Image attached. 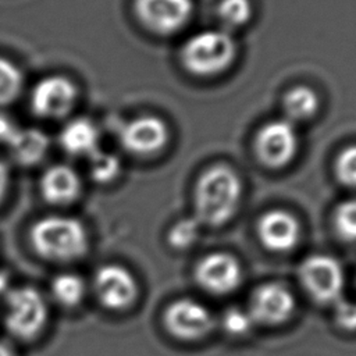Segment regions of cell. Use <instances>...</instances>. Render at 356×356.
<instances>
[{
    "label": "cell",
    "instance_id": "7402d4cb",
    "mask_svg": "<svg viewBox=\"0 0 356 356\" xmlns=\"http://www.w3.org/2000/svg\"><path fill=\"white\" fill-rule=\"evenodd\" d=\"M22 75L8 60L0 57V104L10 103L21 90Z\"/></svg>",
    "mask_w": 356,
    "mask_h": 356
},
{
    "label": "cell",
    "instance_id": "e0dca14e",
    "mask_svg": "<svg viewBox=\"0 0 356 356\" xmlns=\"http://www.w3.org/2000/svg\"><path fill=\"white\" fill-rule=\"evenodd\" d=\"M320 100L317 93L309 86H295L282 99V108L286 120L299 122L312 118L318 110Z\"/></svg>",
    "mask_w": 356,
    "mask_h": 356
},
{
    "label": "cell",
    "instance_id": "cb8c5ba5",
    "mask_svg": "<svg viewBox=\"0 0 356 356\" xmlns=\"http://www.w3.org/2000/svg\"><path fill=\"white\" fill-rule=\"evenodd\" d=\"M90 172L99 182L111 181L120 172V160L111 153L96 150L90 156Z\"/></svg>",
    "mask_w": 356,
    "mask_h": 356
},
{
    "label": "cell",
    "instance_id": "603a6c76",
    "mask_svg": "<svg viewBox=\"0 0 356 356\" xmlns=\"http://www.w3.org/2000/svg\"><path fill=\"white\" fill-rule=\"evenodd\" d=\"M200 222L196 217L178 220L168 231V242L175 249L189 248L199 236Z\"/></svg>",
    "mask_w": 356,
    "mask_h": 356
},
{
    "label": "cell",
    "instance_id": "7c38bea8",
    "mask_svg": "<svg viewBox=\"0 0 356 356\" xmlns=\"http://www.w3.org/2000/svg\"><path fill=\"white\" fill-rule=\"evenodd\" d=\"M122 146L140 156H149L160 152L168 139V129L163 120L154 115H142L128 121L121 132Z\"/></svg>",
    "mask_w": 356,
    "mask_h": 356
},
{
    "label": "cell",
    "instance_id": "44dd1931",
    "mask_svg": "<svg viewBox=\"0 0 356 356\" xmlns=\"http://www.w3.org/2000/svg\"><path fill=\"white\" fill-rule=\"evenodd\" d=\"M334 227L345 241H356V197L339 203L334 213Z\"/></svg>",
    "mask_w": 356,
    "mask_h": 356
},
{
    "label": "cell",
    "instance_id": "6da1fadb",
    "mask_svg": "<svg viewBox=\"0 0 356 356\" xmlns=\"http://www.w3.org/2000/svg\"><path fill=\"white\" fill-rule=\"evenodd\" d=\"M242 181L228 165L206 170L195 189V211L200 224L222 225L231 220L242 199Z\"/></svg>",
    "mask_w": 356,
    "mask_h": 356
},
{
    "label": "cell",
    "instance_id": "4316f807",
    "mask_svg": "<svg viewBox=\"0 0 356 356\" xmlns=\"http://www.w3.org/2000/svg\"><path fill=\"white\" fill-rule=\"evenodd\" d=\"M335 321L345 331H356V303L339 299L335 303Z\"/></svg>",
    "mask_w": 356,
    "mask_h": 356
},
{
    "label": "cell",
    "instance_id": "2e32d148",
    "mask_svg": "<svg viewBox=\"0 0 356 356\" xmlns=\"http://www.w3.org/2000/svg\"><path fill=\"white\" fill-rule=\"evenodd\" d=\"M97 128L85 118L68 122L60 135L63 147L72 154H93L97 150Z\"/></svg>",
    "mask_w": 356,
    "mask_h": 356
},
{
    "label": "cell",
    "instance_id": "8fae6325",
    "mask_svg": "<svg viewBox=\"0 0 356 356\" xmlns=\"http://www.w3.org/2000/svg\"><path fill=\"white\" fill-rule=\"evenodd\" d=\"M293 309L295 299L291 291L282 284L268 282L253 292L249 313L253 321L275 325L288 320Z\"/></svg>",
    "mask_w": 356,
    "mask_h": 356
},
{
    "label": "cell",
    "instance_id": "ffe728a7",
    "mask_svg": "<svg viewBox=\"0 0 356 356\" xmlns=\"http://www.w3.org/2000/svg\"><path fill=\"white\" fill-rule=\"evenodd\" d=\"M252 14L250 0H221L217 7L218 19L228 29L243 26L252 18Z\"/></svg>",
    "mask_w": 356,
    "mask_h": 356
},
{
    "label": "cell",
    "instance_id": "4dcf8cb0",
    "mask_svg": "<svg viewBox=\"0 0 356 356\" xmlns=\"http://www.w3.org/2000/svg\"><path fill=\"white\" fill-rule=\"evenodd\" d=\"M3 284H4V281H3V280H1V278H0V291H1V289H3Z\"/></svg>",
    "mask_w": 356,
    "mask_h": 356
},
{
    "label": "cell",
    "instance_id": "9a60e30c",
    "mask_svg": "<svg viewBox=\"0 0 356 356\" xmlns=\"http://www.w3.org/2000/svg\"><path fill=\"white\" fill-rule=\"evenodd\" d=\"M44 199L54 204L72 202L81 189L76 172L68 165H53L42 177L40 182Z\"/></svg>",
    "mask_w": 356,
    "mask_h": 356
},
{
    "label": "cell",
    "instance_id": "30bf717a",
    "mask_svg": "<svg viewBox=\"0 0 356 356\" xmlns=\"http://www.w3.org/2000/svg\"><path fill=\"white\" fill-rule=\"evenodd\" d=\"M196 280L207 292L225 295L239 286L242 281V268L234 256L227 253H211L197 264Z\"/></svg>",
    "mask_w": 356,
    "mask_h": 356
},
{
    "label": "cell",
    "instance_id": "484cf974",
    "mask_svg": "<svg viewBox=\"0 0 356 356\" xmlns=\"http://www.w3.org/2000/svg\"><path fill=\"white\" fill-rule=\"evenodd\" d=\"M253 324L254 321L250 313L239 307H231L222 316L224 330L234 337H242L248 334L253 327Z\"/></svg>",
    "mask_w": 356,
    "mask_h": 356
},
{
    "label": "cell",
    "instance_id": "52a82bcc",
    "mask_svg": "<svg viewBox=\"0 0 356 356\" xmlns=\"http://www.w3.org/2000/svg\"><path fill=\"white\" fill-rule=\"evenodd\" d=\"M93 289L100 305L114 312L129 307L138 295L134 275L118 264L102 266L93 277Z\"/></svg>",
    "mask_w": 356,
    "mask_h": 356
},
{
    "label": "cell",
    "instance_id": "3957f363",
    "mask_svg": "<svg viewBox=\"0 0 356 356\" xmlns=\"http://www.w3.org/2000/svg\"><path fill=\"white\" fill-rule=\"evenodd\" d=\"M236 46L225 29H207L191 36L181 58L188 71L200 76H213L227 70L235 58Z\"/></svg>",
    "mask_w": 356,
    "mask_h": 356
},
{
    "label": "cell",
    "instance_id": "f1b7e54d",
    "mask_svg": "<svg viewBox=\"0 0 356 356\" xmlns=\"http://www.w3.org/2000/svg\"><path fill=\"white\" fill-rule=\"evenodd\" d=\"M7 182H8V175H7V170L6 167L0 163V200L6 193L7 189Z\"/></svg>",
    "mask_w": 356,
    "mask_h": 356
},
{
    "label": "cell",
    "instance_id": "7a4b0ae2",
    "mask_svg": "<svg viewBox=\"0 0 356 356\" xmlns=\"http://www.w3.org/2000/svg\"><path fill=\"white\" fill-rule=\"evenodd\" d=\"M31 243L33 250L46 260L72 261L88 250V234L76 218L49 216L32 227Z\"/></svg>",
    "mask_w": 356,
    "mask_h": 356
},
{
    "label": "cell",
    "instance_id": "d4e9b609",
    "mask_svg": "<svg viewBox=\"0 0 356 356\" xmlns=\"http://www.w3.org/2000/svg\"><path fill=\"white\" fill-rule=\"evenodd\" d=\"M335 174L341 184L356 189V145L345 147L335 160Z\"/></svg>",
    "mask_w": 356,
    "mask_h": 356
},
{
    "label": "cell",
    "instance_id": "f546056e",
    "mask_svg": "<svg viewBox=\"0 0 356 356\" xmlns=\"http://www.w3.org/2000/svg\"><path fill=\"white\" fill-rule=\"evenodd\" d=\"M0 356H17V355L7 343L0 342Z\"/></svg>",
    "mask_w": 356,
    "mask_h": 356
},
{
    "label": "cell",
    "instance_id": "d6986e66",
    "mask_svg": "<svg viewBox=\"0 0 356 356\" xmlns=\"http://www.w3.org/2000/svg\"><path fill=\"white\" fill-rule=\"evenodd\" d=\"M50 291L58 305L74 309L82 303L86 285L81 275L75 273H61L53 278Z\"/></svg>",
    "mask_w": 356,
    "mask_h": 356
},
{
    "label": "cell",
    "instance_id": "8992f818",
    "mask_svg": "<svg viewBox=\"0 0 356 356\" xmlns=\"http://www.w3.org/2000/svg\"><path fill=\"white\" fill-rule=\"evenodd\" d=\"M299 277L316 302L335 303L341 299L343 271L337 259L327 254L309 256L299 268Z\"/></svg>",
    "mask_w": 356,
    "mask_h": 356
},
{
    "label": "cell",
    "instance_id": "83f0119b",
    "mask_svg": "<svg viewBox=\"0 0 356 356\" xmlns=\"http://www.w3.org/2000/svg\"><path fill=\"white\" fill-rule=\"evenodd\" d=\"M18 129L19 128L8 117L0 114V143L10 145Z\"/></svg>",
    "mask_w": 356,
    "mask_h": 356
},
{
    "label": "cell",
    "instance_id": "277c9868",
    "mask_svg": "<svg viewBox=\"0 0 356 356\" xmlns=\"http://www.w3.org/2000/svg\"><path fill=\"white\" fill-rule=\"evenodd\" d=\"M49 318V307L42 293L32 286H19L6 295L4 325L22 341L38 337Z\"/></svg>",
    "mask_w": 356,
    "mask_h": 356
},
{
    "label": "cell",
    "instance_id": "ba28073f",
    "mask_svg": "<svg viewBox=\"0 0 356 356\" xmlns=\"http://www.w3.org/2000/svg\"><path fill=\"white\" fill-rule=\"evenodd\" d=\"M135 11L145 26L159 35L182 29L192 13V0H136Z\"/></svg>",
    "mask_w": 356,
    "mask_h": 356
},
{
    "label": "cell",
    "instance_id": "4fadbf2b",
    "mask_svg": "<svg viewBox=\"0 0 356 356\" xmlns=\"http://www.w3.org/2000/svg\"><path fill=\"white\" fill-rule=\"evenodd\" d=\"M76 89L64 76H47L38 82L32 92V108L47 118L64 117L74 106Z\"/></svg>",
    "mask_w": 356,
    "mask_h": 356
},
{
    "label": "cell",
    "instance_id": "ac0fdd59",
    "mask_svg": "<svg viewBox=\"0 0 356 356\" xmlns=\"http://www.w3.org/2000/svg\"><path fill=\"white\" fill-rule=\"evenodd\" d=\"M47 145V136L42 131L19 128L8 146L15 160L24 164H32L43 157Z\"/></svg>",
    "mask_w": 356,
    "mask_h": 356
},
{
    "label": "cell",
    "instance_id": "5b68a950",
    "mask_svg": "<svg viewBox=\"0 0 356 356\" xmlns=\"http://www.w3.org/2000/svg\"><path fill=\"white\" fill-rule=\"evenodd\" d=\"M259 160L271 168H281L289 164L299 149V135L293 122L278 118L264 124L254 140Z\"/></svg>",
    "mask_w": 356,
    "mask_h": 356
},
{
    "label": "cell",
    "instance_id": "9c48e42d",
    "mask_svg": "<svg viewBox=\"0 0 356 356\" xmlns=\"http://www.w3.org/2000/svg\"><path fill=\"white\" fill-rule=\"evenodd\" d=\"M164 324L174 337L193 341L209 334L214 321L211 313L202 303L192 299H179L167 307Z\"/></svg>",
    "mask_w": 356,
    "mask_h": 356
},
{
    "label": "cell",
    "instance_id": "5bb4252c",
    "mask_svg": "<svg viewBox=\"0 0 356 356\" xmlns=\"http://www.w3.org/2000/svg\"><path fill=\"white\" fill-rule=\"evenodd\" d=\"M257 234L267 249L273 252H288L296 246L300 238V225L291 213L271 210L260 217Z\"/></svg>",
    "mask_w": 356,
    "mask_h": 356
}]
</instances>
